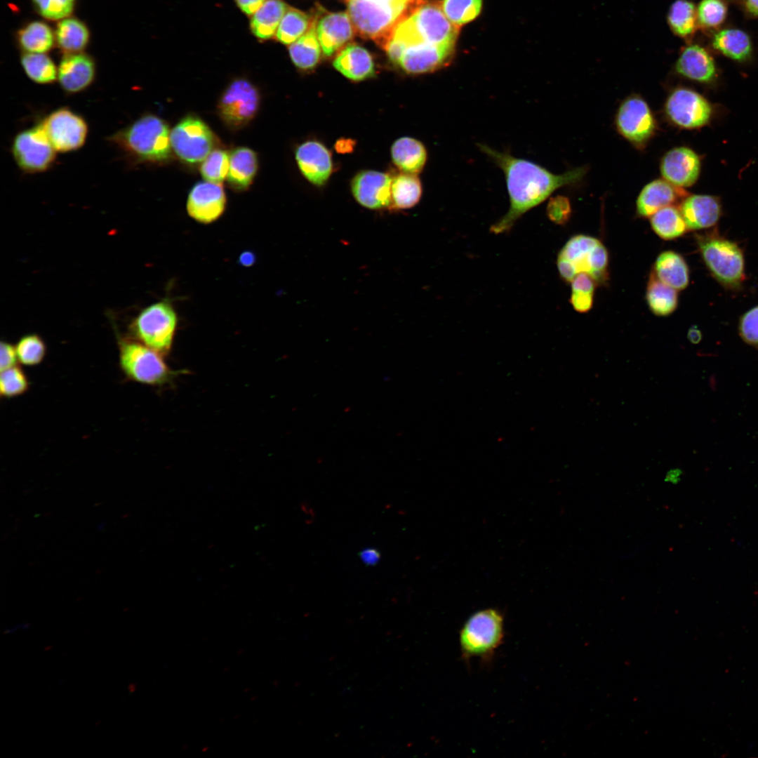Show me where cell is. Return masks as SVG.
<instances>
[{
	"label": "cell",
	"instance_id": "6da1fadb",
	"mask_svg": "<svg viewBox=\"0 0 758 758\" xmlns=\"http://www.w3.org/2000/svg\"><path fill=\"white\" fill-rule=\"evenodd\" d=\"M478 146L503 171L510 198L507 212L490 227V232L495 234L508 232L524 213L543 202L556 190L580 180L587 171L585 167H580L554 174L531 161L484 144Z\"/></svg>",
	"mask_w": 758,
	"mask_h": 758
},
{
	"label": "cell",
	"instance_id": "7a4b0ae2",
	"mask_svg": "<svg viewBox=\"0 0 758 758\" xmlns=\"http://www.w3.org/2000/svg\"><path fill=\"white\" fill-rule=\"evenodd\" d=\"M167 123L160 117L145 114L107 138L132 164L166 161L171 146Z\"/></svg>",
	"mask_w": 758,
	"mask_h": 758
},
{
	"label": "cell",
	"instance_id": "3957f363",
	"mask_svg": "<svg viewBox=\"0 0 758 758\" xmlns=\"http://www.w3.org/2000/svg\"><path fill=\"white\" fill-rule=\"evenodd\" d=\"M421 1L347 0V13L356 33L374 41L385 50L396 27Z\"/></svg>",
	"mask_w": 758,
	"mask_h": 758
},
{
	"label": "cell",
	"instance_id": "277c9868",
	"mask_svg": "<svg viewBox=\"0 0 758 758\" xmlns=\"http://www.w3.org/2000/svg\"><path fill=\"white\" fill-rule=\"evenodd\" d=\"M459 29L445 15L441 2L422 0L396 27L392 39L406 46L416 44L455 46Z\"/></svg>",
	"mask_w": 758,
	"mask_h": 758
},
{
	"label": "cell",
	"instance_id": "5b68a950",
	"mask_svg": "<svg viewBox=\"0 0 758 758\" xmlns=\"http://www.w3.org/2000/svg\"><path fill=\"white\" fill-rule=\"evenodd\" d=\"M608 252L597 238L587 235L571 237L561 249L557 260L561 277L571 282L579 273L589 274L597 284L608 277Z\"/></svg>",
	"mask_w": 758,
	"mask_h": 758
},
{
	"label": "cell",
	"instance_id": "8992f818",
	"mask_svg": "<svg viewBox=\"0 0 758 758\" xmlns=\"http://www.w3.org/2000/svg\"><path fill=\"white\" fill-rule=\"evenodd\" d=\"M504 636V617L500 611L493 608L478 611L467 618L460 631L462 656L467 660H488L502 644Z\"/></svg>",
	"mask_w": 758,
	"mask_h": 758
},
{
	"label": "cell",
	"instance_id": "52a82bcc",
	"mask_svg": "<svg viewBox=\"0 0 758 758\" xmlns=\"http://www.w3.org/2000/svg\"><path fill=\"white\" fill-rule=\"evenodd\" d=\"M119 366L129 380L144 385L159 386L174 376L163 356L139 341L120 338L118 341Z\"/></svg>",
	"mask_w": 758,
	"mask_h": 758
},
{
	"label": "cell",
	"instance_id": "ba28073f",
	"mask_svg": "<svg viewBox=\"0 0 758 758\" xmlns=\"http://www.w3.org/2000/svg\"><path fill=\"white\" fill-rule=\"evenodd\" d=\"M177 322L171 305L161 301L144 308L133 320L131 329L138 341L166 355L171 349Z\"/></svg>",
	"mask_w": 758,
	"mask_h": 758
},
{
	"label": "cell",
	"instance_id": "9c48e42d",
	"mask_svg": "<svg viewBox=\"0 0 758 758\" xmlns=\"http://www.w3.org/2000/svg\"><path fill=\"white\" fill-rule=\"evenodd\" d=\"M56 150L41 123L18 133L13 140L11 153L18 168L26 173L46 171L56 159Z\"/></svg>",
	"mask_w": 758,
	"mask_h": 758
},
{
	"label": "cell",
	"instance_id": "30bf717a",
	"mask_svg": "<svg viewBox=\"0 0 758 758\" xmlns=\"http://www.w3.org/2000/svg\"><path fill=\"white\" fill-rule=\"evenodd\" d=\"M214 135L207 124L199 117L187 116L172 129L171 149L183 161L198 164L212 152Z\"/></svg>",
	"mask_w": 758,
	"mask_h": 758
},
{
	"label": "cell",
	"instance_id": "8fae6325",
	"mask_svg": "<svg viewBox=\"0 0 758 758\" xmlns=\"http://www.w3.org/2000/svg\"><path fill=\"white\" fill-rule=\"evenodd\" d=\"M260 102L259 91L252 83L244 79H235L220 98L218 114L229 128L239 129L255 117Z\"/></svg>",
	"mask_w": 758,
	"mask_h": 758
},
{
	"label": "cell",
	"instance_id": "7c38bea8",
	"mask_svg": "<svg viewBox=\"0 0 758 758\" xmlns=\"http://www.w3.org/2000/svg\"><path fill=\"white\" fill-rule=\"evenodd\" d=\"M699 248L707 267L719 281L729 286L741 281L744 259L736 244L721 238H706L699 241Z\"/></svg>",
	"mask_w": 758,
	"mask_h": 758
},
{
	"label": "cell",
	"instance_id": "4fadbf2b",
	"mask_svg": "<svg viewBox=\"0 0 758 758\" xmlns=\"http://www.w3.org/2000/svg\"><path fill=\"white\" fill-rule=\"evenodd\" d=\"M41 124L57 152H69L84 145L88 131L86 120L68 107L48 114Z\"/></svg>",
	"mask_w": 758,
	"mask_h": 758
},
{
	"label": "cell",
	"instance_id": "5bb4252c",
	"mask_svg": "<svg viewBox=\"0 0 758 758\" xmlns=\"http://www.w3.org/2000/svg\"><path fill=\"white\" fill-rule=\"evenodd\" d=\"M665 112L677 126L695 128L705 125L710 119L712 108L709 102L698 93L680 88L674 91L665 103Z\"/></svg>",
	"mask_w": 758,
	"mask_h": 758
},
{
	"label": "cell",
	"instance_id": "9a60e30c",
	"mask_svg": "<svg viewBox=\"0 0 758 758\" xmlns=\"http://www.w3.org/2000/svg\"><path fill=\"white\" fill-rule=\"evenodd\" d=\"M616 125L626 139L635 144L647 141L656 129L654 117L647 103L639 97H631L620 106Z\"/></svg>",
	"mask_w": 758,
	"mask_h": 758
},
{
	"label": "cell",
	"instance_id": "2e32d148",
	"mask_svg": "<svg viewBox=\"0 0 758 758\" xmlns=\"http://www.w3.org/2000/svg\"><path fill=\"white\" fill-rule=\"evenodd\" d=\"M455 46L416 44L406 46L397 65L411 74L430 73L449 64Z\"/></svg>",
	"mask_w": 758,
	"mask_h": 758
},
{
	"label": "cell",
	"instance_id": "e0dca14e",
	"mask_svg": "<svg viewBox=\"0 0 758 758\" xmlns=\"http://www.w3.org/2000/svg\"><path fill=\"white\" fill-rule=\"evenodd\" d=\"M392 178L375 171H364L352 180L351 190L354 199L369 209L390 208Z\"/></svg>",
	"mask_w": 758,
	"mask_h": 758
},
{
	"label": "cell",
	"instance_id": "ac0fdd59",
	"mask_svg": "<svg viewBox=\"0 0 758 758\" xmlns=\"http://www.w3.org/2000/svg\"><path fill=\"white\" fill-rule=\"evenodd\" d=\"M226 197L220 184L200 182L189 193L187 211L199 222L208 224L218 219L223 213Z\"/></svg>",
	"mask_w": 758,
	"mask_h": 758
},
{
	"label": "cell",
	"instance_id": "d6986e66",
	"mask_svg": "<svg viewBox=\"0 0 758 758\" xmlns=\"http://www.w3.org/2000/svg\"><path fill=\"white\" fill-rule=\"evenodd\" d=\"M96 65L94 59L84 52L66 53L58 67V81L67 94L87 89L94 81Z\"/></svg>",
	"mask_w": 758,
	"mask_h": 758
},
{
	"label": "cell",
	"instance_id": "ffe728a7",
	"mask_svg": "<svg viewBox=\"0 0 758 758\" xmlns=\"http://www.w3.org/2000/svg\"><path fill=\"white\" fill-rule=\"evenodd\" d=\"M698 155L685 147H675L663 157L660 172L663 178L679 187L691 186L698 179L700 172Z\"/></svg>",
	"mask_w": 758,
	"mask_h": 758
},
{
	"label": "cell",
	"instance_id": "44dd1931",
	"mask_svg": "<svg viewBox=\"0 0 758 758\" xmlns=\"http://www.w3.org/2000/svg\"><path fill=\"white\" fill-rule=\"evenodd\" d=\"M316 33L324 55L330 57L356 33L348 13H328L317 20Z\"/></svg>",
	"mask_w": 758,
	"mask_h": 758
},
{
	"label": "cell",
	"instance_id": "7402d4cb",
	"mask_svg": "<svg viewBox=\"0 0 758 758\" xmlns=\"http://www.w3.org/2000/svg\"><path fill=\"white\" fill-rule=\"evenodd\" d=\"M295 159L302 174L317 186L323 185L331 174V153L319 142L310 140L301 144L296 149Z\"/></svg>",
	"mask_w": 758,
	"mask_h": 758
},
{
	"label": "cell",
	"instance_id": "603a6c76",
	"mask_svg": "<svg viewBox=\"0 0 758 758\" xmlns=\"http://www.w3.org/2000/svg\"><path fill=\"white\" fill-rule=\"evenodd\" d=\"M679 210L689 230H700L713 226L718 221L721 213L717 199L705 194H695L686 198Z\"/></svg>",
	"mask_w": 758,
	"mask_h": 758
},
{
	"label": "cell",
	"instance_id": "cb8c5ba5",
	"mask_svg": "<svg viewBox=\"0 0 758 758\" xmlns=\"http://www.w3.org/2000/svg\"><path fill=\"white\" fill-rule=\"evenodd\" d=\"M333 65L345 77L354 81L364 80L375 73L372 56L357 44H349L341 50Z\"/></svg>",
	"mask_w": 758,
	"mask_h": 758
},
{
	"label": "cell",
	"instance_id": "d4e9b609",
	"mask_svg": "<svg viewBox=\"0 0 758 758\" xmlns=\"http://www.w3.org/2000/svg\"><path fill=\"white\" fill-rule=\"evenodd\" d=\"M680 187L665 180H655L641 191L637 200V211L642 217H651L665 207L672 206L681 196Z\"/></svg>",
	"mask_w": 758,
	"mask_h": 758
},
{
	"label": "cell",
	"instance_id": "484cf974",
	"mask_svg": "<svg viewBox=\"0 0 758 758\" xmlns=\"http://www.w3.org/2000/svg\"><path fill=\"white\" fill-rule=\"evenodd\" d=\"M676 69L679 74L700 82L711 81L716 72L712 57L698 45L689 46L682 51L676 63Z\"/></svg>",
	"mask_w": 758,
	"mask_h": 758
},
{
	"label": "cell",
	"instance_id": "4316f807",
	"mask_svg": "<svg viewBox=\"0 0 758 758\" xmlns=\"http://www.w3.org/2000/svg\"><path fill=\"white\" fill-rule=\"evenodd\" d=\"M394 164L404 173L418 174L423 169L427 153L425 145L419 140L403 137L397 140L391 148Z\"/></svg>",
	"mask_w": 758,
	"mask_h": 758
},
{
	"label": "cell",
	"instance_id": "83f0119b",
	"mask_svg": "<svg viewBox=\"0 0 758 758\" xmlns=\"http://www.w3.org/2000/svg\"><path fill=\"white\" fill-rule=\"evenodd\" d=\"M54 33L55 44L64 54L83 52L90 41L88 27L75 17L59 20Z\"/></svg>",
	"mask_w": 758,
	"mask_h": 758
},
{
	"label": "cell",
	"instance_id": "f1b7e54d",
	"mask_svg": "<svg viewBox=\"0 0 758 758\" xmlns=\"http://www.w3.org/2000/svg\"><path fill=\"white\" fill-rule=\"evenodd\" d=\"M258 171V158L254 151L240 147L230 155L227 181L237 190H246L252 183Z\"/></svg>",
	"mask_w": 758,
	"mask_h": 758
},
{
	"label": "cell",
	"instance_id": "f546056e",
	"mask_svg": "<svg viewBox=\"0 0 758 758\" xmlns=\"http://www.w3.org/2000/svg\"><path fill=\"white\" fill-rule=\"evenodd\" d=\"M653 272L659 280L677 291L689 284L687 264L681 255L674 251H664L658 256Z\"/></svg>",
	"mask_w": 758,
	"mask_h": 758
},
{
	"label": "cell",
	"instance_id": "4dcf8cb0",
	"mask_svg": "<svg viewBox=\"0 0 758 758\" xmlns=\"http://www.w3.org/2000/svg\"><path fill=\"white\" fill-rule=\"evenodd\" d=\"M16 39L19 47L26 53H46L55 43L54 31L41 20L24 25L18 30Z\"/></svg>",
	"mask_w": 758,
	"mask_h": 758
},
{
	"label": "cell",
	"instance_id": "1f68e13d",
	"mask_svg": "<svg viewBox=\"0 0 758 758\" xmlns=\"http://www.w3.org/2000/svg\"><path fill=\"white\" fill-rule=\"evenodd\" d=\"M288 8L282 0H266L251 18L250 26L253 34L260 39L272 38Z\"/></svg>",
	"mask_w": 758,
	"mask_h": 758
},
{
	"label": "cell",
	"instance_id": "d6a6232c",
	"mask_svg": "<svg viewBox=\"0 0 758 758\" xmlns=\"http://www.w3.org/2000/svg\"><path fill=\"white\" fill-rule=\"evenodd\" d=\"M317 20L303 36L288 47L292 62L302 69H313L320 59L321 48L316 33Z\"/></svg>",
	"mask_w": 758,
	"mask_h": 758
},
{
	"label": "cell",
	"instance_id": "836d02e7",
	"mask_svg": "<svg viewBox=\"0 0 758 758\" xmlns=\"http://www.w3.org/2000/svg\"><path fill=\"white\" fill-rule=\"evenodd\" d=\"M646 301L651 312L657 316H667L677 307V290L658 279L653 271L647 284Z\"/></svg>",
	"mask_w": 758,
	"mask_h": 758
},
{
	"label": "cell",
	"instance_id": "e575fe53",
	"mask_svg": "<svg viewBox=\"0 0 758 758\" xmlns=\"http://www.w3.org/2000/svg\"><path fill=\"white\" fill-rule=\"evenodd\" d=\"M422 184L415 174L402 173L392 179L391 207L408 209L415 206L422 196Z\"/></svg>",
	"mask_w": 758,
	"mask_h": 758
},
{
	"label": "cell",
	"instance_id": "d590c367",
	"mask_svg": "<svg viewBox=\"0 0 758 758\" xmlns=\"http://www.w3.org/2000/svg\"><path fill=\"white\" fill-rule=\"evenodd\" d=\"M712 46L726 56L736 60L747 59L752 52L749 36L738 29H726L713 37Z\"/></svg>",
	"mask_w": 758,
	"mask_h": 758
},
{
	"label": "cell",
	"instance_id": "8d00e7d4",
	"mask_svg": "<svg viewBox=\"0 0 758 758\" xmlns=\"http://www.w3.org/2000/svg\"><path fill=\"white\" fill-rule=\"evenodd\" d=\"M22 69L29 79L39 84H50L58 79V67L46 53L22 52Z\"/></svg>",
	"mask_w": 758,
	"mask_h": 758
},
{
	"label": "cell",
	"instance_id": "74e56055",
	"mask_svg": "<svg viewBox=\"0 0 758 758\" xmlns=\"http://www.w3.org/2000/svg\"><path fill=\"white\" fill-rule=\"evenodd\" d=\"M317 18L288 7L277 28V39L286 45L293 43L311 28Z\"/></svg>",
	"mask_w": 758,
	"mask_h": 758
},
{
	"label": "cell",
	"instance_id": "f35d334b",
	"mask_svg": "<svg viewBox=\"0 0 758 758\" xmlns=\"http://www.w3.org/2000/svg\"><path fill=\"white\" fill-rule=\"evenodd\" d=\"M650 221L656 234L665 240L681 236L687 229L680 210L673 205L656 212L651 216Z\"/></svg>",
	"mask_w": 758,
	"mask_h": 758
},
{
	"label": "cell",
	"instance_id": "ab89813d",
	"mask_svg": "<svg viewBox=\"0 0 758 758\" xmlns=\"http://www.w3.org/2000/svg\"><path fill=\"white\" fill-rule=\"evenodd\" d=\"M696 15L693 3L687 0H677L670 8L668 22L676 34L686 36L695 29Z\"/></svg>",
	"mask_w": 758,
	"mask_h": 758
},
{
	"label": "cell",
	"instance_id": "60d3db41",
	"mask_svg": "<svg viewBox=\"0 0 758 758\" xmlns=\"http://www.w3.org/2000/svg\"><path fill=\"white\" fill-rule=\"evenodd\" d=\"M441 6L450 22L460 28L478 16L482 0H443Z\"/></svg>",
	"mask_w": 758,
	"mask_h": 758
},
{
	"label": "cell",
	"instance_id": "b9f144b4",
	"mask_svg": "<svg viewBox=\"0 0 758 758\" xmlns=\"http://www.w3.org/2000/svg\"><path fill=\"white\" fill-rule=\"evenodd\" d=\"M15 347L18 361L27 366L41 364L46 354V346L44 341L39 335L34 333L22 336Z\"/></svg>",
	"mask_w": 758,
	"mask_h": 758
},
{
	"label": "cell",
	"instance_id": "7bdbcfd3",
	"mask_svg": "<svg viewBox=\"0 0 758 758\" xmlns=\"http://www.w3.org/2000/svg\"><path fill=\"white\" fill-rule=\"evenodd\" d=\"M230 156L222 149H214L203 161L200 172L203 178L210 182L220 184L227 177Z\"/></svg>",
	"mask_w": 758,
	"mask_h": 758
},
{
	"label": "cell",
	"instance_id": "ee69618b",
	"mask_svg": "<svg viewBox=\"0 0 758 758\" xmlns=\"http://www.w3.org/2000/svg\"><path fill=\"white\" fill-rule=\"evenodd\" d=\"M29 382L23 370L18 365L1 371L0 394L1 397L13 398L25 394Z\"/></svg>",
	"mask_w": 758,
	"mask_h": 758
},
{
	"label": "cell",
	"instance_id": "f6af8a7d",
	"mask_svg": "<svg viewBox=\"0 0 758 758\" xmlns=\"http://www.w3.org/2000/svg\"><path fill=\"white\" fill-rule=\"evenodd\" d=\"M35 11L50 21H59L71 16L76 0H32Z\"/></svg>",
	"mask_w": 758,
	"mask_h": 758
},
{
	"label": "cell",
	"instance_id": "bcb514c9",
	"mask_svg": "<svg viewBox=\"0 0 758 758\" xmlns=\"http://www.w3.org/2000/svg\"><path fill=\"white\" fill-rule=\"evenodd\" d=\"M726 8L721 0H703L698 8L700 24L705 27H716L725 18Z\"/></svg>",
	"mask_w": 758,
	"mask_h": 758
},
{
	"label": "cell",
	"instance_id": "7dc6e473",
	"mask_svg": "<svg viewBox=\"0 0 758 758\" xmlns=\"http://www.w3.org/2000/svg\"><path fill=\"white\" fill-rule=\"evenodd\" d=\"M739 332L745 342L758 347V306L750 309L741 317Z\"/></svg>",
	"mask_w": 758,
	"mask_h": 758
},
{
	"label": "cell",
	"instance_id": "c3c4849f",
	"mask_svg": "<svg viewBox=\"0 0 758 758\" xmlns=\"http://www.w3.org/2000/svg\"><path fill=\"white\" fill-rule=\"evenodd\" d=\"M547 215L552 222L558 225L565 224L570 218L571 207L567 197L557 196L551 198L547 208Z\"/></svg>",
	"mask_w": 758,
	"mask_h": 758
},
{
	"label": "cell",
	"instance_id": "681fc988",
	"mask_svg": "<svg viewBox=\"0 0 758 758\" xmlns=\"http://www.w3.org/2000/svg\"><path fill=\"white\" fill-rule=\"evenodd\" d=\"M594 293L583 291H571L570 302L575 310L584 313L588 312L593 304Z\"/></svg>",
	"mask_w": 758,
	"mask_h": 758
},
{
	"label": "cell",
	"instance_id": "f907efd6",
	"mask_svg": "<svg viewBox=\"0 0 758 758\" xmlns=\"http://www.w3.org/2000/svg\"><path fill=\"white\" fill-rule=\"evenodd\" d=\"M18 361L15 347L8 342H1L0 346V371L17 365Z\"/></svg>",
	"mask_w": 758,
	"mask_h": 758
},
{
	"label": "cell",
	"instance_id": "816d5d0a",
	"mask_svg": "<svg viewBox=\"0 0 758 758\" xmlns=\"http://www.w3.org/2000/svg\"><path fill=\"white\" fill-rule=\"evenodd\" d=\"M266 0H236L237 6L246 15L254 14Z\"/></svg>",
	"mask_w": 758,
	"mask_h": 758
},
{
	"label": "cell",
	"instance_id": "f5cc1de1",
	"mask_svg": "<svg viewBox=\"0 0 758 758\" xmlns=\"http://www.w3.org/2000/svg\"><path fill=\"white\" fill-rule=\"evenodd\" d=\"M361 560L368 566H375L380 559V553L374 548L364 549L359 552Z\"/></svg>",
	"mask_w": 758,
	"mask_h": 758
},
{
	"label": "cell",
	"instance_id": "db71d44e",
	"mask_svg": "<svg viewBox=\"0 0 758 758\" xmlns=\"http://www.w3.org/2000/svg\"><path fill=\"white\" fill-rule=\"evenodd\" d=\"M687 338L693 344H698L700 342L702 333L697 326L694 325L689 328L687 333Z\"/></svg>",
	"mask_w": 758,
	"mask_h": 758
},
{
	"label": "cell",
	"instance_id": "11a10c76",
	"mask_svg": "<svg viewBox=\"0 0 758 758\" xmlns=\"http://www.w3.org/2000/svg\"><path fill=\"white\" fill-rule=\"evenodd\" d=\"M682 471L679 468H674L667 471L665 481L672 484H677L680 481Z\"/></svg>",
	"mask_w": 758,
	"mask_h": 758
},
{
	"label": "cell",
	"instance_id": "9f6ffc18",
	"mask_svg": "<svg viewBox=\"0 0 758 758\" xmlns=\"http://www.w3.org/2000/svg\"><path fill=\"white\" fill-rule=\"evenodd\" d=\"M747 11L753 15H758V0H745Z\"/></svg>",
	"mask_w": 758,
	"mask_h": 758
},
{
	"label": "cell",
	"instance_id": "6f0895ef",
	"mask_svg": "<svg viewBox=\"0 0 758 758\" xmlns=\"http://www.w3.org/2000/svg\"><path fill=\"white\" fill-rule=\"evenodd\" d=\"M253 255L250 253L242 255L241 260L244 264H249L252 262Z\"/></svg>",
	"mask_w": 758,
	"mask_h": 758
},
{
	"label": "cell",
	"instance_id": "680465c9",
	"mask_svg": "<svg viewBox=\"0 0 758 758\" xmlns=\"http://www.w3.org/2000/svg\"><path fill=\"white\" fill-rule=\"evenodd\" d=\"M103 525H104V524L102 522H101V524L98 526V528L99 529L102 528L103 527Z\"/></svg>",
	"mask_w": 758,
	"mask_h": 758
},
{
	"label": "cell",
	"instance_id": "91938a15",
	"mask_svg": "<svg viewBox=\"0 0 758 758\" xmlns=\"http://www.w3.org/2000/svg\"><path fill=\"white\" fill-rule=\"evenodd\" d=\"M346 1H347V0H346Z\"/></svg>",
	"mask_w": 758,
	"mask_h": 758
}]
</instances>
